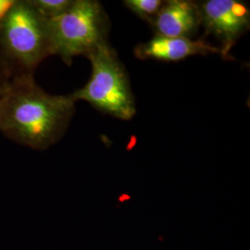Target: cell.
<instances>
[{
  "mask_svg": "<svg viewBox=\"0 0 250 250\" xmlns=\"http://www.w3.org/2000/svg\"><path fill=\"white\" fill-rule=\"evenodd\" d=\"M74 112L71 95L46 93L33 75L14 77L0 98V132L21 146L45 150L62 137Z\"/></svg>",
  "mask_w": 250,
  "mask_h": 250,
  "instance_id": "cell-1",
  "label": "cell"
},
{
  "mask_svg": "<svg viewBox=\"0 0 250 250\" xmlns=\"http://www.w3.org/2000/svg\"><path fill=\"white\" fill-rule=\"evenodd\" d=\"M51 55L48 20L31 0H15L0 20V56L12 78L33 75L36 67Z\"/></svg>",
  "mask_w": 250,
  "mask_h": 250,
  "instance_id": "cell-2",
  "label": "cell"
},
{
  "mask_svg": "<svg viewBox=\"0 0 250 250\" xmlns=\"http://www.w3.org/2000/svg\"><path fill=\"white\" fill-rule=\"evenodd\" d=\"M92 66L86 84L71 95L76 102L83 100L100 111L122 120H130L136 108L128 75L115 50L107 42L87 56Z\"/></svg>",
  "mask_w": 250,
  "mask_h": 250,
  "instance_id": "cell-3",
  "label": "cell"
},
{
  "mask_svg": "<svg viewBox=\"0 0 250 250\" xmlns=\"http://www.w3.org/2000/svg\"><path fill=\"white\" fill-rule=\"evenodd\" d=\"M107 19L99 1L73 0L63 14L48 20L52 55L71 65L77 56L87 57L106 41Z\"/></svg>",
  "mask_w": 250,
  "mask_h": 250,
  "instance_id": "cell-4",
  "label": "cell"
},
{
  "mask_svg": "<svg viewBox=\"0 0 250 250\" xmlns=\"http://www.w3.org/2000/svg\"><path fill=\"white\" fill-rule=\"evenodd\" d=\"M198 7L206 33L222 42L223 58L231 60L232 45L250 28V12L247 4L237 0H208Z\"/></svg>",
  "mask_w": 250,
  "mask_h": 250,
  "instance_id": "cell-5",
  "label": "cell"
},
{
  "mask_svg": "<svg viewBox=\"0 0 250 250\" xmlns=\"http://www.w3.org/2000/svg\"><path fill=\"white\" fill-rule=\"evenodd\" d=\"M135 56L142 60L153 59L163 62H178L190 56L220 54V46L208 43L204 39L192 40L187 37L156 36L148 42L135 48Z\"/></svg>",
  "mask_w": 250,
  "mask_h": 250,
  "instance_id": "cell-6",
  "label": "cell"
},
{
  "mask_svg": "<svg viewBox=\"0 0 250 250\" xmlns=\"http://www.w3.org/2000/svg\"><path fill=\"white\" fill-rule=\"evenodd\" d=\"M149 23L157 36L190 38L201 25L198 4L189 0L165 1Z\"/></svg>",
  "mask_w": 250,
  "mask_h": 250,
  "instance_id": "cell-7",
  "label": "cell"
},
{
  "mask_svg": "<svg viewBox=\"0 0 250 250\" xmlns=\"http://www.w3.org/2000/svg\"><path fill=\"white\" fill-rule=\"evenodd\" d=\"M125 6L134 14L143 20L150 21L160 11L164 4L161 0H126Z\"/></svg>",
  "mask_w": 250,
  "mask_h": 250,
  "instance_id": "cell-8",
  "label": "cell"
},
{
  "mask_svg": "<svg viewBox=\"0 0 250 250\" xmlns=\"http://www.w3.org/2000/svg\"><path fill=\"white\" fill-rule=\"evenodd\" d=\"M73 0H31L38 12L45 19L56 18L72 6Z\"/></svg>",
  "mask_w": 250,
  "mask_h": 250,
  "instance_id": "cell-9",
  "label": "cell"
},
{
  "mask_svg": "<svg viewBox=\"0 0 250 250\" xmlns=\"http://www.w3.org/2000/svg\"><path fill=\"white\" fill-rule=\"evenodd\" d=\"M12 80V76L10 74L9 68L2 57L0 56V98L3 96L5 91L9 87V83Z\"/></svg>",
  "mask_w": 250,
  "mask_h": 250,
  "instance_id": "cell-10",
  "label": "cell"
},
{
  "mask_svg": "<svg viewBox=\"0 0 250 250\" xmlns=\"http://www.w3.org/2000/svg\"><path fill=\"white\" fill-rule=\"evenodd\" d=\"M14 2L15 0H0V20L9 11Z\"/></svg>",
  "mask_w": 250,
  "mask_h": 250,
  "instance_id": "cell-11",
  "label": "cell"
}]
</instances>
